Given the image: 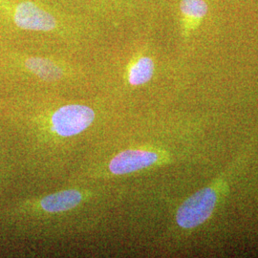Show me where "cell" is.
<instances>
[{
	"mask_svg": "<svg viewBox=\"0 0 258 258\" xmlns=\"http://www.w3.org/2000/svg\"><path fill=\"white\" fill-rule=\"evenodd\" d=\"M219 198V184L204 187L180 206L176 213L177 224L185 230H191L204 224L212 213Z\"/></svg>",
	"mask_w": 258,
	"mask_h": 258,
	"instance_id": "cell-1",
	"label": "cell"
},
{
	"mask_svg": "<svg viewBox=\"0 0 258 258\" xmlns=\"http://www.w3.org/2000/svg\"><path fill=\"white\" fill-rule=\"evenodd\" d=\"M95 120L94 111L85 105L70 104L60 107L52 116V130L61 137L82 133Z\"/></svg>",
	"mask_w": 258,
	"mask_h": 258,
	"instance_id": "cell-2",
	"label": "cell"
},
{
	"mask_svg": "<svg viewBox=\"0 0 258 258\" xmlns=\"http://www.w3.org/2000/svg\"><path fill=\"white\" fill-rule=\"evenodd\" d=\"M13 19L18 27L29 31L48 32L55 28V18L30 1L18 4L13 13Z\"/></svg>",
	"mask_w": 258,
	"mask_h": 258,
	"instance_id": "cell-3",
	"label": "cell"
},
{
	"mask_svg": "<svg viewBox=\"0 0 258 258\" xmlns=\"http://www.w3.org/2000/svg\"><path fill=\"white\" fill-rule=\"evenodd\" d=\"M160 155L154 151L130 149L120 152L111 160L109 170L113 174H128L155 165Z\"/></svg>",
	"mask_w": 258,
	"mask_h": 258,
	"instance_id": "cell-4",
	"label": "cell"
},
{
	"mask_svg": "<svg viewBox=\"0 0 258 258\" xmlns=\"http://www.w3.org/2000/svg\"><path fill=\"white\" fill-rule=\"evenodd\" d=\"M83 200V195L75 189L50 194L40 201V207L47 212H62L76 208Z\"/></svg>",
	"mask_w": 258,
	"mask_h": 258,
	"instance_id": "cell-5",
	"label": "cell"
},
{
	"mask_svg": "<svg viewBox=\"0 0 258 258\" xmlns=\"http://www.w3.org/2000/svg\"><path fill=\"white\" fill-rule=\"evenodd\" d=\"M25 66L29 71L47 82L56 81L62 76V70L47 58L29 57L25 60Z\"/></svg>",
	"mask_w": 258,
	"mask_h": 258,
	"instance_id": "cell-6",
	"label": "cell"
},
{
	"mask_svg": "<svg viewBox=\"0 0 258 258\" xmlns=\"http://www.w3.org/2000/svg\"><path fill=\"white\" fill-rule=\"evenodd\" d=\"M154 73V62L148 57L143 56L129 69L128 82L133 86H139L148 83Z\"/></svg>",
	"mask_w": 258,
	"mask_h": 258,
	"instance_id": "cell-7",
	"label": "cell"
},
{
	"mask_svg": "<svg viewBox=\"0 0 258 258\" xmlns=\"http://www.w3.org/2000/svg\"><path fill=\"white\" fill-rule=\"evenodd\" d=\"M181 12L189 28H195L206 17L208 5L204 0H182Z\"/></svg>",
	"mask_w": 258,
	"mask_h": 258,
	"instance_id": "cell-8",
	"label": "cell"
}]
</instances>
